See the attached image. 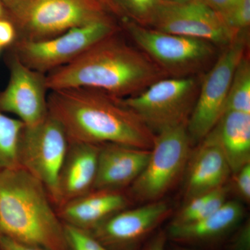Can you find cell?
<instances>
[{
    "mask_svg": "<svg viewBox=\"0 0 250 250\" xmlns=\"http://www.w3.org/2000/svg\"><path fill=\"white\" fill-rule=\"evenodd\" d=\"M49 114L62 125L69 141L115 144L151 149L156 134L121 98L87 88L50 90Z\"/></svg>",
    "mask_w": 250,
    "mask_h": 250,
    "instance_id": "1",
    "label": "cell"
},
{
    "mask_svg": "<svg viewBox=\"0 0 250 250\" xmlns=\"http://www.w3.org/2000/svg\"><path fill=\"white\" fill-rule=\"evenodd\" d=\"M118 33L104 38L75 60L47 73V89L93 88L126 98L167 77L143 51Z\"/></svg>",
    "mask_w": 250,
    "mask_h": 250,
    "instance_id": "2",
    "label": "cell"
},
{
    "mask_svg": "<svg viewBox=\"0 0 250 250\" xmlns=\"http://www.w3.org/2000/svg\"><path fill=\"white\" fill-rule=\"evenodd\" d=\"M0 233L27 246L68 250L45 188L21 166L0 170Z\"/></svg>",
    "mask_w": 250,
    "mask_h": 250,
    "instance_id": "3",
    "label": "cell"
},
{
    "mask_svg": "<svg viewBox=\"0 0 250 250\" xmlns=\"http://www.w3.org/2000/svg\"><path fill=\"white\" fill-rule=\"evenodd\" d=\"M2 1L14 18L16 40H45L107 18L98 0Z\"/></svg>",
    "mask_w": 250,
    "mask_h": 250,
    "instance_id": "4",
    "label": "cell"
},
{
    "mask_svg": "<svg viewBox=\"0 0 250 250\" xmlns=\"http://www.w3.org/2000/svg\"><path fill=\"white\" fill-rule=\"evenodd\" d=\"M125 27L138 48L167 77L197 76L216 59L217 47L202 39L169 34L125 21Z\"/></svg>",
    "mask_w": 250,
    "mask_h": 250,
    "instance_id": "5",
    "label": "cell"
},
{
    "mask_svg": "<svg viewBox=\"0 0 250 250\" xmlns=\"http://www.w3.org/2000/svg\"><path fill=\"white\" fill-rule=\"evenodd\" d=\"M197 76L164 77L142 92L121 98L153 132L187 125L200 85Z\"/></svg>",
    "mask_w": 250,
    "mask_h": 250,
    "instance_id": "6",
    "label": "cell"
},
{
    "mask_svg": "<svg viewBox=\"0 0 250 250\" xmlns=\"http://www.w3.org/2000/svg\"><path fill=\"white\" fill-rule=\"evenodd\" d=\"M248 33H240L225 46L200 81L195 106L187 123L192 142L205 139L225 113L230 85L237 65L247 53Z\"/></svg>",
    "mask_w": 250,
    "mask_h": 250,
    "instance_id": "7",
    "label": "cell"
},
{
    "mask_svg": "<svg viewBox=\"0 0 250 250\" xmlns=\"http://www.w3.org/2000/svg\"><path fill=\"white\" fill-rule=\"evenodd\" d=\"M191 144L187 125L158 132L146 167L131 184V196L144 203L159 201L185 170Z\"/></svg>",
    "mask_w": 250,
    "mask_h": 250,
    "instance_id": "8",
    "label": "cell"
},
{
    "mask_svg": "<svg viewBox=\"0 0 250 250\" xmlns=\"http://www.w3.org/2000/svg\"><path fill=\"white\" fill-rule=\"evenodd\" d=\"M117 31L118 28L106 18L45 40H16L12 52L26 66L46 75L75 60L94 44Z\"/></svg>",
    "mask_w": 250,
    "mask_h": 250,
    "instance_id": "9",
    "label": "cell"
},
{
    "mask_svg": "<svg viewBox=\"0 0 250 250\" xmlns=\"http://www.w3.org/2000/svg\"><path fill=\"white\" fill-rule=\"evenodd\" d=\"M68 147L65 130L49 114L40 124L23 128L18 149L20 166L44 186L55 206L59 175Z\"/></svg>",
    "mask_w": 250,
    "mask_h": 250,
    "instance_id": "10",
    "label": "cell"
},
{
    "mask_svg": "<svg viewBox=\"0 0 250 250\" xmlns=\"http://www.w3.org/2000/svg\"><path fill=\"white\" fill-rule=\"evenodd\" d=\"M149 27L209 41L223 47L229 44L237 36L229 29L220 14L197 0L182 4L164 0Z\"/></svg>",
    "mask_w": 250,
    "mask_h": 250,
    "instance_id": "11",
    "label": "cell"
},
{
    "mask_svg": "<svg viewBox=\"0 0 250 250\" xmlns=\"http://www.w3.org/2000/svg\"><path fill=\"white\" fill-rule=\"evenodd\" d=\"M8 66L9 81L0 91V111L15 115L27 127L40 124L49 114L46 75L26 66L13 52Z\"/></svg>",
    "mask_w": 250,
    "mask_h": 250,
    "instance_id": "12",
    "label": "cell"
},
{
    "mask_svg": "<svg viewBox=\"0 0 250 250\" xmlns=\"http://www.w3.org/2000/svg\"><path fill=\"white\" fill-rule=\"evenodd\" d=\"M170 212L166 202H149L138 208L118 212L90 233L108 250H135Z\"/></svg>",
    "mask_w": 250,
    "mask_h": 250,
    "instance_id": "13",
    "label": "cell"
},
{
    "mask_svg": "<svg viewBox=\"0 0 250 250\" xmlns=\"http://www.w3.org/2000/svg\"><path fill=\"white\" fill-rule=\"evenodd\" d=\"M150 150L121 145L100 146L93 190H121L131 185L146 167Z\"/></svg>",
    "mask_w": 250,
    "mask_h": 250,
    "instance_id": "14",
    "label": "cell"
},
{
    "mask_svg": "<svg viewBox=\"0 0 250 250\" xmlns=\"http://www.w3.org/2000/svg\"><path fill=\"white\" fill-rule=\"evenodd\" d=\"M100 146L69 141L68 150L59 175L56 207L59 208L93 190Z\"/></svg>",
    "mask_w": 250,
    "mask_h": 250,
    "instance_id": "15",
    "label": "cell"
},
{
    "mask_svg": "<svg viewBox=\"0 0 250 250\" xmlns=\"http://www.w3.org/2000/svg\"><path fill=\"white\" fill-rule=\"evenodd\" d=\"M189 165L184 188L187 201L224 187L231 169L216 139L210 133L202 140Z\"/></svg>",
    "mask_w": 250,
    "mask_h": 250,
    "instance_id": "16",
    "label": "cell"
},
{
    "mask_svg": "<svg viewBox=\"0 0 250 250\" xmlns=\"http://www.w3.org/2000/svg\"><path fill=\"white\" fill-rule=\"evenodd\" d=\"M129 200L121 190H93L58 208L62 223L91 231L104 221L125 209Z\"/></svg>",
    "mask_w": 250,
    "mask_h": 250,
    "instance_id": "17",
    "label": "cell"
},
{
    "mask_svg": "<svg viewBox=\"0 0 250 250\" xmlns=\"http://www.w3.org/2000/svg\"><path fill=\"white\" fill-rule=\"evenodd\" d=\"M244 210L239 202L227 201L206 218L184 224L170 225L167 237L179 243H205L221 238L241 222Z\"/></svg>",
    "mask_w": 250,
    "mask_h": 250,
    "instance_id": "18",
    "label": "cell"
},
{
    "mask_svg": "<svg viewBox=\"0 0 250 250\" xmlns=\"http://www.w3.org/2000/svg\"><path fill=\"white\" fill-rule=\"evenodd\" d=\"M231 174L250 164V113L225 111L213 129Z\"/></svg>",
    "mask_w": 250,
    "mask_h": 250,
    "instance_id": "19",
    "label": "cell"
},
{
    "mask_svg": "<svg viewBox=\"0 0 250 250\" xmlns=\"http://www.w3.org/2000/svg\"><path fill=\"white\" fill-rule=\"evenodd\" d=\"M228 190L225 186L187 201L171 225H184L197 221L214 213L227 202Z\"/></svg>",
    "mask_w": 250,
    "mask_h": 250,
    "instance_id": "20",
    "label": "cell"
},
{
    "mask_svg": "<svg viewBox=\"0 0 250 250\" xmlns=\"http://www.w3.org/2000/svg\"><path fill=\"white\" fill-rule=\"evenodd\" d=\"M24 125L0 111V170L20 166L18 149Z\"/></svg>",
    "mask_w": 250,
    "mask_h": 250,
    "instance_id": "21",
    "label": "cell"
},
{
    "mask_svg": "<svg viewBox=\"0 0 250 250\" xmlns=\"http://www.w3.org/2000/svg\"><path fill=\"white\" fill-rule=\"evenodd\" d=\"M225 111L250 113V62L247 53L238 62L233 73Z\"/></svg>",
    "mask_w": 250,
    "mask_h": 250,
    "instance_id": "22",
    "label": "cell"
},
{
    "mask_svg": "<svg viewBox=\"0 0 250 250\" xmlns=\"http://www.w3.org/2000/svg\"><path fill=\"white\" fill-rule=\"evenodd\" d=\"M164 0H110L113 8L125 13L133 22L150 27L159 6Z\"/></svg>",
    "mask_w": 250,
    "mask_h": 250,
    "instance_id": "23",
    "label": "cell"
},
{
    "mask_svg": "<svg viewBox=\"0 0 250 250\" xmlns=\"http://www.w3.org/2000/svg\"><path fill=\"white\" fill-rule=\"evenodd\" d=\"M223 18L235 35L246 31L250 24V0H237Z\"/></svg>",
    "mask_w": 250,
    "mask_h": 250,
    "instance_id": "24",
    "label": "cell"
},
{
    "mask_svg": "<svg viewBox=\"0 0 250 250\" xmlns=\"http://www.w3.org/2000/svg\"><path fill=\"white\" fill-rule=\"evenodd\" d=\"M237 191L240 196L249 202L250 200V164L243 166L234 174Z\"/></svg>",
    "mask_w": 250,
    "mask_h": 250,
    "instance_id": "25",
    "label": "cell"
},
{
    "mask_svg": "<svg viewBox=\"0 0 250 250\" xmlns=\"http://www.w3.org/2000/svg\"><path fill=\"white\" fill-rule=\"evenodd\" d=\"M17 39V32L11 21L0 18V47H9L14 45Z\"/></svg>",
    "mask_w": 250,
    "mask_h": 250,
    "instance_id": "26",
    "label": "cell"
},
{
    "mask_svg": "<svg viewBox=\"0 0 250 250\" xmlns=\"http://www.w3.org/2000/svg\"><path fill=\"white\" fill-rule=\"evenodd\" d=\"M231 250H250V223H246L233 238Z\"/></svg>",
    "mask_w": 250,
    "mask_h": 250,
    "instance_id": "27",
    "label": "cell"
},
{
    "mask_svg": "<svg viewBox=\"0 0 250 250\" xmlns=\"http://www.w3.org/2000/svg\"><path fill=\"white\" fill-rule=\"evenodd\" d=\"M213 9L223 17L231 9L237 0H197Z\"/></svg>",
    "mask_w": 250,
    "mask_h": 250,
    "instance_id": "28",
    "label": "cell"
},
{
    "mask_svg": "<svg viewBox=\"0 0 250 250\" xmlns=\"http://www.w3.org/2000/svg\"><path fill=\"white\" fill-rule=\"evenodd\" d=\"M0 250H46L15 241L0 233Z\"/></svg>",
    "mask_w": 250,
    "mask_h": 250,
    "instance_id": "29",
    "label": "cell"
},
{
    "mask_svg": "<svg viewBox=\"0 0 250 250\" xmlns=\"http://www.w3.org/2000/svg\"><path fill=\"white\" fill-rule=\"evenodd\" d=\"M166 233L161 231L149 242L144 250H166Z\"/></svg>",
    "mask_w": 250,
    "mask_h": 250,
    "instance_id": "30",
    "label": "cell"
},
{
    "mask_svg": "<svg viewBox=\"0 0 250 250\" xmlns=\"http://www.w3.org/2000/svg\"><path fill=\"white\" fill-rule=\"evenodd\" d=\"M165 1H169V2L178 3V4H182V3L188 2L190 1V0H165Z\"/></svg>",
    "mask_w": 250,
    "mask_h": 250,
    "instance_id": "31",
    "label": "cell"
},
{
    "mask_svg": "<svg viewBox=\"0 0 250 250\" xmlns=\"http://www.w3.org/2000/svg\"><path fill=\"white\" fill-rule=\"evenodd\" d=\"M3 16H4V9H3L2 4L0 1V18H3Z\"/></svg>",
    "mask_w": 250,
    "mask_h": 250,
    "instance_id": "32",
    "label": "cell"
},
{
    "mask_svg": "<svg viewBox=\"0 0 250 250\" xmlns=\"http://www.w3.org/2000/svg\"><path fill=\"white\" fill-rule=\"evenodd\" d=\"M173 250H192L191 249H189V248H185V247H176V248H174Z\"/></svg>",
    "mask_w": 250,
    "mask_h": 250,
    "instance_id": "33",
    "label": "cell"
},
{
    "mask_svg": "<svg viewBox=\"0 0 250 250\" xmlns=\"http://www.w3.org/2000/svg\"><path fill=\"white\" fill-rule=\"evenodd\" d=\"M98 1H100V0H98ZM101 1H105V2L107 3V4H109L110 6H111V1H110V0H101Z\"/></svg>",
    "mask_w": 250,
    "mask_h": 250,
    "instance_id": "34",
    "label": "cell"
},
{
    "mask_svg": "<svg viewBox=\"0 0 250 250\" xmlns=\"http://www.w3.org/2000/svg\"><path fill=\"white\" fill-rule=\"evenodd\" d=\"M1 49H2V48H1V47H0V51H1Z\"/></svg>",
    "mask_w": 250,
    "mask_h": 250,
    "instance_id": "35",
    "label": "cell"
}]
</instances>
